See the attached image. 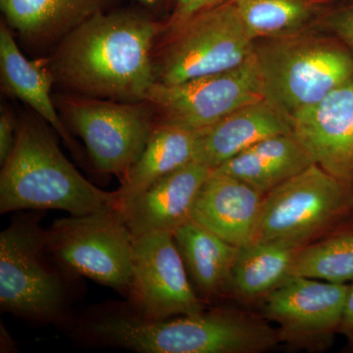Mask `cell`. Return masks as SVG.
<instances>
[{
	"instance_id": "1",
	"label": "cell",
	"mask_w": 353,
	"mask_h": 353,
	"mask_svg": "<svg viewBox=\"0 0 353 353\" xmlns=\"http://www.w3.org/2000/svg\"><path fill=\"white\" fill-rule=\"evenodd\" d=\"M164 31L141 11L95 14L61 39L50 60L55 80L75 94L145 101L157 83L154 43Z\"/></svg>"
},
{
	"instance_id": "2",
	"label": "cell",
	"mask_w": 353,
	"mask_h": 353,
	"mask_svg": "<svg viewBox=\"0 0 353 353\" xmlns=\"http://www.w3.org/2000/svg\"><path fill=\"white\" fill-rule=\"evenodd\" d=\"M0 212L66 211L81 216L115 208V196L95 187L65 157L50 130L26 118L1 165Z\"/></svg>"
},
{
	"instance_id": "3",
	"label": "cell",
	"mask_w": 353,
	"mask_h": 353,
	"mask_svg": "<svg viewBox=\"0 0 353 353\" xmlns=\"http://www.w3.org/2000/svg\"><path fill=\"white\" fill-rule=\"evenodd\" d=\"M39 211L15 218L0 234V307L31 321L71 329L67 275L48 245ZM72 276V275H70Z\"/></svg>"
},
{
	"instance_id": "4",
	"label": "cell",
	"mask_w": 353,
	"mask_h": 353,
	"mask_svg": "<svg viewBox=\"0 0 353 353\" xmlns=\"http://www.w3.org/2000/svg\"><path fill=\"white\" fill-rule=\"evenodd\" d=\"M259 41L264 99L290 119L353 78V55L343 44L303 32Z\"/></svg>"
},
{
	"instance_id": "5",
	"label": "cell",
	"mask_w": 353,
	"mask_h": 353,
	"mask_svg": "<svg viewBox=\"0 0 353 353\" xmlns=\"http://www.w3.org/2000/svg\"><path fill=\"white\" fill-rule=\"evenodd\" d=\"M168 36L153 52L157 83H176L236 68L254 52L234 1L165 26Z\"/></svg>"
},
{
	"instance_id": "6",
	"label": "cell",
	"mask_w": 353,
	"mask_h": 353,
	"mask_svg": "<svg viewBox=\"0 0 353 353\" xmlns=\"http://www.w3.org/2000/svg\"><path fill=\"white\" fill-rule=\"evenodd\" d=\"M352 190L311 164L262 199L254 241H279L303 248L350 215Z\"/></svg>"
},
{
	"instance_id": "7",
	"label": "cell",
	"mask_w": 353,
	"mask_h": 353,
	"mask_svg": "<svg viewBox=\"0 0 353 353\" xmlns=\"http://www.w3.org/2000/svg\"><path fill=\"white\" fill-rule=\"evenodd\" d=\"M48 250L72 276H83L129 299L134 282V238L115 208L55 220Z\"/></svg>"
},
{
	"instance_id": "8",
	"label": "cell",
	"mask_w": 353,
	"mask_h": 353,
	"mask_svg": "<svg viewBox=\"0 0 353 353\" xmlns=\"http://www.w3.org/2000/svg\"><path fill=\"white\" fill-rule=\"evenodd\" d=\"M57 103L62 117L82 138L95 169L120 179L141 157L157 124L155 109L148 101L75 94L60 97Z\"/></svg>"
},
{
	"instance_id": "9",
	"label": "cell",
	"mask_w": 353,
	"mask_h": 353,
	"mask_svg": "<svg viewBox=\"0 0 353 353\" xmlns=\"http://www.w3.org/2000/svg\"><path fill=\"white\" fill-rule=\"evenodd\" d=\"M264 99L254 52L236 68L176 83H155L146 101L157 124L201 131L236 109Z\"/></svg>"
},
{
	"instance_id": "10",
	"label": "cell",
	"mask_w": 353,
	"mask_h": 353,
	"mask_svg": "<svg viewBox=\"0 0 353 353\" xmlns=\"http://www.w3.org/2000/svg\"><path fill=\"white\" fill-rule=\"evenodd\" d=\"M172 233L134 239V282L128 304L146 320L194 315L205 309Z\"/></svg>"
},
{
	"instance_id": "11",
	"label": "cell",
	"mask_w": 353,
	"mask_h": 353,
	"mask_svg": "<svg viewBox=\"0 0 353 353\" xmlns=\"http://www.w3.org/2000/svg\"><path fill=\"white\" fill-rule=\"evenodd\" d=\"M350 285L290 276L263 297L280 341L310 345L339 333Z\"/></svg>"
},
{
	"instance_id": "12",
	"label": "cell",
	"mask_w": 353,
	"mask_h": 353,
	"mask_svg": "<svg viewBox=\"0 0 353 353\" xmlns=\"http://www.w3.org/2000/svg\"><path fill=\"white\" fill-rule=\"evenodd\" d=\"M292 122L314 163L353 190V78Z\"/></svg>"
},
{
	"instance_id": "13",
	"label": "cell",
	"mask_w": 353,
	"mask_h": 353,
	"mask_svg": "<svg viewBox=\"0 0 353 353\" xmlns=\"http://www.w3.org/2000/svg\"><path fill=\"white\" fill-rule=\"evenodd\" d=\"M212 171L192 160L115 209L134 239L164 232L173 234L190 219L199 190Z\"/></svg>"
},
{
	"instance_id": "14",
	"label": "cell",
	"mask_w": 353,
	"mask_h": 353,
	"mask_svg": "<svg viewBox=\"0 0 353 353\" xmlns=\"http://www.w3.org/2000/svg\"><path fill=\"white\" fill-rule=\"evenodd\" d=\"M264 194L213 170L197 194L190 219L236 248L252 243Z\"/></svg>"
},
{
	"instance_id": "15",
	"label": "cell",
	"mask_w": 353,
	"mask_h": 353,
	"mask_svg": "<svg viewBox=\"0 0 353 353\" xmlns=\"http://www.w3.org/2000/svg\"><path fill=\"white\" fill-rule=\"evenodd\" d=\"M294 132L292 119L267 101L236 109L212 126L199 132L194 161L215 170L255 143Z\"/></svg>"
},
{
	"instance_id": "16",
	"label": "cell",
	"mask_w": 353,
	"mask_h": 353,
	"mask_svg": "<svg viewBox=\"0 0 353 353\" xmlns=\"http://www.w3.org/2000/svg\"><path fill=\"white\" fill-rule=\"evenodd\" d=\"M0 75L2 88L6 94L34 109L61 137L72 152L80 154L79 145L65 126L51 97L52 85L57 80L50 60L27 59L6 23L0 26Z\"/></svg>"
},
{
	"instance_id": "17",
	"label": "cell",
	"mask_w": 353,
	"mask_h": 353,
	"mask_svg": "<svg viewBox=\"0 0 353 353\" xmlns=\"http://www.w3.org/2000/svg\"><path fill=\"white\" fill-rule=\"evenodd\" d=\"M313 163L310 153L292 132L255 143L214 171L234 176L266 194Z\"/></svg>"
},
{
	"instance_id": "18",
	"label": "cell",
	"mask_w": 353,
	"mask_h": 353,
	"mask_svg": "<svg viewBox=\"0 0 353 353\" xmlns=\"http://www.w3.org/2000/svg\"><path fill=\"white\" fill-rule=\"evenodd\" d=\"M111 0H0L6 24L26 41L46 44L62 39Z\"/></svg>"
},
{
	"instance_id": "19",
	"label": "cell",
	"mask_w": 353,
	"mask_h": 353,
	"mask_svg": "<svg viewBox=\"0 0 353 353\" xmlns=\"http://www.w3.org/2000/svg\"><path fill=\"white\" fill-rule=\"evenodd\" d=\"M185 268L203 301L230 292L232 272L240 248L190 219L173 232Z\"/></svg>"
},
{
	"instance_id": "20",
	"label": "cell",
	"mask_w": 353,
	"mask_h": 353,
	"mask_svg": "<svg viewBox=\"0 0 353 353\" xmlns=\"http://www.w3.org/2000/svg\"><path fill=\"white\" fill-rule=\"evenodd\" d=\"M199 132L157 124L145 150L121 179L119 189L114 192L115 208L192 161Z\"/></svg>"
},
{
	"instance_id": "21",
	"label": "cell",
	"mask_w": 353,
	"mask_h": 353,
	"mask_svg": "<svg viewBox=\"0 0 353 353\" xmlns=\"http://www.w3.org/2000/svg\"><path fill=\"white\" fill-rule=\"evenodd\" d=\"M299 248L279 241H254L240 248L229 292L248 301L264 297L290 277Z\"/></svg>"
},
{
	"instance_id": "22",
	"label": "cell",
	"mask_w": 353,
	"mask_h": 353,
	"mask_svg": "<svg viewBox=\"0 0 353 353\" xmlns=\"http://www.w3.org/2000/svg\"><path fill=\"white\" fill-rule=\"evenodd\" d=\"M253 41L303 32L312 17L309 0H234Z\"/></svg>"
},
{
	"instance_id": "23",
	"label": "cell",
	"mask_w": 353,
	"mask_h": 353,
	"mask_svg": "<svg viewBox=\"0 0 353 353\" xmlns=\"http://www.w3.org/2000/svg\"><path fill=\"white\" fill-rule=\"evenodd\" d=\"M290 276L334 284L353 281V228L299 248Z\"/></svg>"
},
{
	"instance_id": "24",
	"label": "cell",
	"mask_w": 353,
	"mask_h": 353,
	"mask_svg": "<svg viewBox=\"0 0 353 353\" xmlns=\"http://www.w3.org/2000/svg\"><path fill=\"white\" fill-rule=\"evenodd\" d=\"M326 25L353 55V6L330 15Z\"/></svg>"
},
{
	"instance_id": "25",
	"label": "cell",
	"mask_w": 353,
	"mask_h": 353,
	"mask_svg": "<svg viewBox=\"0 0 353 353\" xmlns=\"http://www.w3.org/2000/svg\"><path fill=\"white\" fill-rule=\"evenodd\" d=\"M233 1L234 0H176L170 19L165 26L178 24L194 14Z\"/></svg>"
},
{
	"instance_id": "26",
	"label": "cell",
	"mask_w": 353,
	"mask_h": 353,
	"mask_svg": "<svg viewBox=\"0 0 353 353\" xmlns=\"http://www.w3.org/2000/svg\"><path fill=\"white\" fill-rule=\"evenodd\" d=\"M18 124L8 109L1 108L0 113V163L3 164L12 152L17 139Z\"/></svg>"
},
{
	"instance_id": "27",
	"label": "cell",
	"mask_w": 353,
	"mask_h": 353,
	"mask_svg": "<svg viewBox=\"0 0 353 353\" xmlns=\"http://www.w3.org/2000/svg\"><path fill=\"white\" fill-rule=\"evenodd\" d=\"M339 333L345 334L353 341V284L350 285V289H348Z\"/></svg>"
},
{
	"instance_id": "28",
	"label": "cell",
	"mask_w": 353,
	"mask_h": 353,
	"mask_svg": "<svg viewBox=\"0 0 353 353\" xmlns=\"http://www.w3.org/2000/svg\"><path fill=\"white\" fill-rule=\"evenodd\" d=\"M7 331L4 328L3 325H1V352H12V341L7 340Z\"/></svg>"
},
{
	"instance_id": "29",
	"label": "cell",
	"mask_w": 353,
	"mask_h": 353,
	"mask_svg": "<svg viewBox=\"0 0 353 353\" xmlns=\"http://www.w3.org/2000/svg\"><path fill=\"white\" fill-rule=\"evenodd\" d=\"M136 1L145 7H153L159 4L162 0H136Z\"/></svg>"
},
{
	"instance_id": "30",
	"label": "cell",
	"mask_w": 353,
	"mask_h": 353,
	"mask_svg": "<svg viewBox=\"0 0 353 353\" xmlns=\"http://www.w3.org/2000/svg\"><path fill=\"white\" fill-rule=\"evenodd\" d=\"M350 216H352L353 217V190L352 194H350Z\"/></svg>"
},
{
	"instance_id": "31",
	"label": "cell",
	"mask_w": 353,
	"mask_h": 353,
	"mask_svg": "<svg viewBox=\"0 0 353 353\" xmlns=\"http://www.w3.org/2000/svg\"><path fill=\"white\" fill-rule=\"evenodd\" d=\"M353 218V217H352Z\"/></svg>"
}]
</instances>
